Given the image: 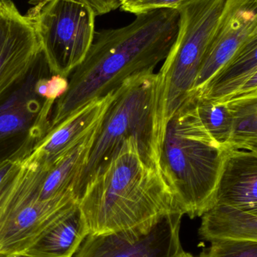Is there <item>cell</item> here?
<instances>
[{"mask_svg": "<svg viewBox=\"0 0 257 257\" xmlns=\"http://www.w3.org/2000/svg\"><path fill=\"white\" fill-rule=\"evenodd\" d=\"M257 92V36L247 41L209 80L199 96L226 102Z\"/></svg>", "mask_w": 257, "mask_h": 257, "instance_id": "4fadbf2b", "label": "cell"}, {"mask_svg": "<svg viewBox=\"0 0 257 257\" xmlns=\"http://www.w3.org/2000/svg\"><path fill=\"white\" fill-rule=\"evenodd\" d=\"M178 24L176 9H156L136 15L124 27L95 32L84 60L68 77L67 90L54 102L48 133L128 78L155 72L176 39Z\"/></svg>", "mask_w": 257, "mask_h": 257, "instance_id": "6da1fadb", "label": "cell"}, {"mask_svg": "<svg viewBox=\"0 0 257 257\" xmlns=\"http://www.w3.org/2000/svg\"><path fill=\"white\" fill-rule=\"evenodd\" d=\"M48 168L23 160L0 199V254L23 253L78 208L76 196L40 199Z\"/></svg>", "mask_w": 257, "mask_h": 257, "instance_id": "277c9868", "label": "cell"}, {"mask_svg": "<svg viewBox=\"0 0 257 257\" xmlns=\"http://www.w3.org/2000/svg\"><path fill=\"white\" fill-rule=\"evenodd\" d=\"M198 257H257V241H217Z\"/></svg>", "mask_w": 257, "mask_h": 257, "instance_id": "ffe728a7", "label": "cell"}, {"mask_svg": "<svg viewBox=\"0 0 257 257\" xmlns=\"http://www.w3.org/2000/svg\"><path fill=\"white\" fill-rule=\"evenodd\" d=\"M22 162L5 161L0 163V184L6 177L15 170Z\"/></svg>", "mask_w": 257, "mask_h": 257, "instance_id": "cb8c5ba5", "label": "cell"}, {"mask_svg": "<svg viewBox=\"0 0 257 257\" xmlns=\"http://www.w3.org/2000/svg\"><path fill=\"white\" fill-rule=\"evenodd\" d=\"M42 52L34 27L11 0H0V103L27 79Z\"/></svg>", "mask_w": 257, "mask_h": 257, "instance_id": "30bf717a", "label": "cell"}, {"mask_svg": "<svg viewBox=\"0 0 257 257\" xmlns=\"http://www.w3.org/2000/svg\"><path fill=\"white\" fill-rule=\"evenodd\" d=\"M188 0H120L122 11L139 15L156 9H176L180 5Z\"/></svg>", "mask_w": 257, "mask_h": 257, "instance_id": "44dd1931", "label": "cell"}, {"mask_svg": "<svg viewBox=\"0 0 257 257\" xmlns=\"http://www.w3.org/2000/svg\"><path fill=\"white\" fill-rule=\"evenodd\" d=\"M164 93L159 72L128 78L114 92L78 181V198L128 139L135 140L146 163L161 169L160 158L167 125Z\"/></svg>", "mask_w": 257, "mask_h": 257, "instance_id": "3957f363", "label": "cell"}, {"mask_svg": "<svg viewBox=\"0 0 257 257\" xmlns=\"http://www.w3.org/2000/svg\"><path fill=\"white\" fill-rule=\"evenodd\" d=\"M48 72L42 51L27 79L0 103V163L22 162L48 133L55 102L36 94L34 87Z\"/></svg>", "mask_w": 257, "mask_h": 257, "instance_id": "ba28073f", "label": "cell"}, {"mask_svg": "<svg viewBox=\"0 0 257 257\" xmlns=\"http://www.w3.org/2000/svg\"><path fill=\"white\" fill-rule=\"evenodd\" d=\"M182 212L160 220L149 232L88 235L73 257H175L183 250Z\"/></svg>", "mask_w": 257, "mask_h": 257, "instance_id": "9c48e42d", "label": "cell"}, {"mask_svg": "<svg viewBox=\"0 0 257 257\" xmlns=\"http://www.w3.org/2000/svg\"><path fill=\"white\" fill-rule=\"evenodd\" d=\"M216 205L257 211V153L239 150L226 151Z\"/></svg>", "mask_w": 257, "mask_h": 257, "instance_id": "9a60e30c", "label": "cell"}, {"mask_svg": "<svg viewBox=\"0 0 257 257\" xmlns=\"http://www.w3.org/2000/svg\"><path fill=\"white\" fill-rule=\"evenodd\" d=\"M174 115L189 136L220 151H229L231 115L227 102L189 96Z\"/></svg>", "mask_w": 257, "mask_h": 257, "instance_id": "5bb4252c", "label": "cell"}, {"mask_svg": "<svg viewBox=\"0 0 257 257\" xmlns=\"http://www.w3.org/2000/svg\"><path fill=\"white\" fill-rule=\"evenodd\" d=\"M113 94L114 93H110L92 101L77 110L61 124L48 133L24 160L42 163L49 168L54 160L78 143L101 123L113 100Z\"/></svg>", "mask_w": 257, "mask_h": 257, "instance_id": "7c38bea8", "label": "cell"}, {"mask_svg": "<svg viewBox=\"0 0 257 257\" xmlns=\"http://www.w3.org/2000/svg\"><path fill=\"white\" fill-rule=\"evenodd\" d=\"M256 36L257 0H226L190 95L199 93L237 51Z\"/></svg>", "mask_w": 257, "mask_h": 257, "instance_id": "8fae6325", "label": "cell"}, {"mask_svg": "<svg viewBox=\"0 0 257 257\" xmlns=\"http://www.w3.org/2000/svg\"><path fill=\"white\" fill-rule=\"evenodd\" d=\"M78 209L90 235L148 232L164 217L182 212L161 169L142 158L134 139L125 141L86 185Z\"/></svg>", "mask_w": 257, "mask_h": 257, "instance_id": "7a4b0ae2", "label": "cell"}, {"mask_svg": "<svg viewBox=\"0 0 257 257\" xmlns=\"http://www.w3.org/2000/svg\"><path fill=\"white\" fill-rule=\"evenodd\" d=\"M89 234V228L78 208L23 253L48 257H73Z\"/></svg>", "mask_w": 257, "mask_h": 257, "instance_id": "ac0fdd59", "label": "cell"}, {"mask_svg": "<svg viewBox=\"0 0 257 257\" xmlns=\"http://www.w3.org/2000/svg\"><path fill=\"white\" fill-rule=\"evenodd\" d=\"M226 102L231 115L229 150L257 153V92Z\"/></svg>", "mask_w": 257, "mask_h": 257, "instance_id": "d6986e66", "label": "cell"}, {"mask_svg": "<svg viewBox=\"0 0 257 257\" xmlns=\"http://www.w3.org/2000/svg\"><path fill=\"white\" fill-rule=\"evenodd\" d=\"M95 12L96 16L105 15L116 10L120 6V0H84Z\"/></svg>", "mask_w": 257, "mask_h": 257, "instance_id": "603a6c76", "label": "cell"}, {"mask_svg": "<svg viewBox=\"0 0 257 257\" xmlns=\"http://www.w3.org/2000/svg\"><path fill=\"white\" fill-rule=\"evenodd\" d=\"M68 78L58 75H51L47 80V91L45 99L53 102L61 97L68 88Z\"/></svg>", "mask_w": 257, "mask_h": 257, "instance_id": "7402d4cb", "label": "cell"}, {"mask_svg": "<svg viewBox=\"0 0 257 257\" xmlns=\"http://www.w3.org/2000/svg\"><path fill=\"white\" fill-rule=\"evenodd\" d=\"M101 123L50 165L41 185L39 195L42 201L54 200L69 196L78 197L77 185Z\"/></svg>", "mask_w": 257, "mask_h": 257, "instance_id": "2e32d148", "label": "cell"}, {"mask_svg": "<svg viewBox=\"0 0 257 257\" xmlns=\"http://www.w3.org/2000/svg\"><path fill=\"white\" fill-rule=\"evenodd\" d=\"M226 2L188 0L176 9L179 15L176 39L158 72L164 84L167 122L191 92Z\"/></svg>", "mask_w": 257, "mask_h": 257, "instance_id": "8992f818", "label": "cell"}, {"mask_svg": "<svg viewBox=\"0 0 257 257\" xmlns=\"http://www.w3.org/2000/svg\"><path fill=\"white\" fill-rule=\"evenodd\" d=\"M226 152L187 135L176 116L167 120L160 167L184 215L202 217L217 203Z\"/></svg>", "mask_w": 257, "mask_h": 257, "instance_id": "5b68a950", "label": "cell"}, {"mask_svg": "<svg viewBox=\"0 0 257 257\" xmlns=\"http://www.w3.org/2000/svg\"><path fill=\"white\" fill-rule=\"evenodd\" d=\"M0 257H48L44 256H37V255H30L27 253H13V254H0Z\"/></svg>", "mask_w": 257, "mask_h": 257, "instance_id": "d4e9b609", "label": "cell"}, {"mask_svg": "<svg viewBox=\"0 0 257 257\" xmlns=\"http://www.w3.org/2000/svg\"><path fill=\"white\" fill-rule=\"evenodd\" d=\"M25 16L33 24L51 75L68 78L95 36V12L84 0H35Z\"/></svg>", "mask_w": 257, "mask_h": 257, "instance_id": "52a82bcc", "label": "cell"}, {"mask_svg": "<svg viewBox=\"0 0 257 257\" xmlns=\"http://www.w3.org/2000/svg\"><path fill=\"white\" fill-rule=\"evenodd\" d=\"M198 233L208 242L257 241V211L215 205L202 216Z\"/></svg>", "mask_w": 257, "mask_h": 257, "instance_id": "e0dca14e", "label": "cell"}]
</instances>
